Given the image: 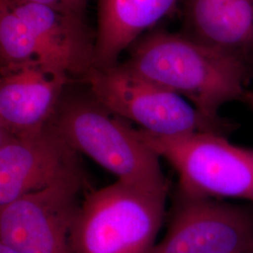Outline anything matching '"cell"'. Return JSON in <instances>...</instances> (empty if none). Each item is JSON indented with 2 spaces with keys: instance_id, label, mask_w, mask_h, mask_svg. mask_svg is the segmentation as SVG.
Listing matches in <instances>:
<instances>
[{
  "instance_id": "cell-1",
  "label": "cell",
  "mask_w": 253,
  "mask_h": 253,
  "mask_svg": "<svg viewBox=\"0 0 253 253\" xmlns=\"http://www.w3.org/2000/svg\"><path fill=\"white\" fill-rule=\"evenodd\" d=\"M126 66L189 100L204 116L244 100L253 79L244 66L182 33L151 30L128 48Z\"/></svg>"
},
{
  "instance_id": "cell-2",
  "label": "cell",
  "mask_w": 253,
  "mask_h": 253,
  "mask_svg": "<svg viewBox=\"0 0 253 253\" xmlns=\"http://www.w3.org/2000/svg\"><path fill=\"white\" fill-rule=\"evenodd\" d=\"M51 125L77 153L89 157L118 180L147 190L170 189L158 154L139 137L137 128L90 92L63 95Z\"/></svg>"
},
{
  "instance_id": "cell-3",
  "label": "cell",
  "mask_w": 253,
  "mask_h": 253,
  "mask_svg": "<svg viewBox=\"0 0 253 253\" xmlns=\"http://www.w3.org/2000/svg\"><path fill=\"white\" fill-rule=\"evenodd\" d=\"M168 192L119 180L87 192L72 227V252L150 253L163 225Z\"/></svg>"
},
{
  "instance_id": "cell-4",
  "label": "cell",
  "mask_w": 253,
  "mask_h": 253,
  "mask_svg": "<svg viewBox=\"0 0 253 253\" xmlns=\"http://www.w3.org/2000/svg\"><path fill=\"white\" fill-rule=\"evenodd\" d=\"M83 82L105 108L153 134L170 137L214 132L225 135L236 126L226 118L204 116L189 100L124 63L94 69Z\"/></svg>"
},
{
  "instance_id": "cell-5",
  "label": "cell",
  "mask_w": 253,
  "mask_h": 253,
  "mask_svg": "<svg viewBox=\"0 0 253 253\" xmlns=\"http://www.w3.org/2000/svg\"><path fill=\"white\" fill-rule=\"evenodd\" d=\"M139 137L178 174V194L206 199L253 202V149L225 135L194 132L161 136L137 127Z\"/></svg>"
},
{
  "instance_id": "cell-6",
  "label": "cell",
  "mask_w": 253,
  "mask_h": 253,
  "mask_svg": "<svg viewBox=\"0 0 253 253\" xmlns=\"http://www.w3.org/2000/svg\"><path fill=\"white\" fill-rule=\"evenodd\" d=\"M84 184L81 168L0 208V243L17 253H73L70 235Z\"/></svg>"
},
{
  "instance_id": "cell-7",
  "label": "cell",
  "mask_w": 253,
  "mask_h": 253,
  "mask_svg": "<svg viewBox=\"0 0 253 253\" xmlns=\"http://www.w3.org/2000/svg\"><path fill=\"white\" fill-rule=\"evenodd\" d=\"M253 252V208L178 194L167 233L150 253Z\"/></svg>"
},
{
  "instance_id": "cell-8",
  "label": "cell",
  "mask_w": 253,
  "mask_h": 253,
  "mask_svg": "<svg viewBox=\"0 0 253 253\" xmlns=\"http://www.w3.org/2000/svg\"><path fill=\"white\" fill-rule=\"evenodd\" d=\"M77 153L53 126L27 134L0 130V208L81 169Z\"/></svg>"
},
{
  "instance_id": "cell-9",
  "label": "cell",
  "mask_w": 253,
  "mask_h": 253,
  "mask_svg": "<svg viewBox=\"0 0 253 253\" xmlns=\"http://www.w3.org/2000/svg\"><path fill=\"white\" fill-rule=\"evenodd\" d=\"M0 130L27 134L50 125L73 80L40 62L0 70Z\"/></svg>"
},
{
  "instance_id": "cell-10",
  "label": "cell",
  "mask_w": 253,
  "mask_h": 253,
  "mask_svg": "<svg viewBox=\"0 0 253 253\" xmlns=\"http://www.w3.org/2000/svg\"><path fill=\"white\" fill-rule=\"evenodd\" d=\"M10 2L36 37L42 65L72 80L84 81L95 69L96 45L84 17L44 5Z\"/></svg>"
},
{
  "instance_id": "cell-11",
  "label": "cell",
  "mask_w": 253,
  "mask_h": 253,
  "mask_svg": "<svg viewBox=\"0 0 253 253\" xmlns=\"http://www.w3.org/2000/svg\"><path fill=\"white\" fill-rule=\"evenodd\" d=\"M185 36L239 62L253 79V0H180Z\"/></svg>"
},
{
  "instance_id": "cell-12",
  "label": "cell",
  "mask_w": 253,
  "mask_h": 253,
  "mask_svg": "<svg viewBox=\"0 0 253 253\" xmlns=\"http://www.w3.org/2000/svg\"><path fill=\"white\" fill-rule=\"evenodd\" d=\"M180 0H98L95 69L115 66L121 54L179 8Z\"/></svg>"
},
{
  "instance_id": "cell-13",
  "label": "cell",
  "mask_w": 253,
  "mask_h": 253,
  "mask_svg": "<svg viewBox=\"0 0 253 253\" xmlns=\"http://www.w3.org/2000/svg\"><path fill=\"white\" fill-rule=\"evenodd\" d=\"M33 62L42 64L36 37L10 0H0V70Z\"/></svg>"
},
{
  "instance_id": "cell-14",
  "label": "cell",
  "mask_w": 253,
  "mask_h": 253,
  "mask_svg": "<svg viewBox=\"0 0 253 253\" xmlns=\"http://www.w3.org/2000/svg\"><path fill=\"white\" fill-rule=\"evenodd\" d=\"M88 0H61L64 11L84 17V10Z\"/></svg>"
},
{
  "instance_id": "cell-15",
  "label": "cell",
  "mask_w": 253,
  "mask_h": 253,
  "mask_svg": "<svg viewBox=\"0 0 253 253\" xmlns=\"http://www.w3.org/2000/svg\"><path fill=\"white\" fill-rule=\"evenodd\" d=\"M11 1H13L15 3H27V4L44 5V6H48V7H52V8H54V9L63 10L61 0H11Z\"/></svg>"
},
{
  "instance_id": "cell-16",
  "label": "cell",
  "mask_w": 253,
  "mask_h": 253,
  "mask_svg": "<svg viewBox=\"0 0 253 253\" xmlns=\"http://www.w3.org/2000/svg\"><path fill=\"white\" fill-rule=\"evenodd\" d=\"M243 100L253 111V89L247 91Z\"/></svg>"
},
{
  "instance_id": "cell-17",
  "label": "cell",
  "mask_w": 253,
  "mask_h": 253,
  "mask_svg": "<svg viewBox=\"0 0 253 253\" xmlns=\"http://www.w3.org/2000/svg\"><path fill=\"white\" fill-rule=\"evenodd\" d=\"M0 253H17L11 250L8 246L0 243Z\"/></svg>"
},
{
  "instance_id": "cell-18",
  "label": "cell",
  "mask_w": 253,
  "mask_h": 253,
  "mask_svg": "<svg viewBox=\"0 0 253 253\" xmlns=\"http://www.w3.org/2000/svg\"><path fill=\"white\" fill-rule=\"evenodd\" d=\"M253 253V252H252V253Z\"/></svg>"
}]
</instances>
